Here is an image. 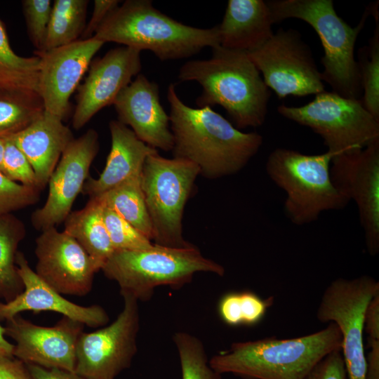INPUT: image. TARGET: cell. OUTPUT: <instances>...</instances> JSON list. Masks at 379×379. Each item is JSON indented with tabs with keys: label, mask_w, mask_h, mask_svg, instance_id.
I'll return each mask as SVG.
<instances>
[{
	"label": "cell",
	"mask_w": 379,
	"mask_h": 379,
	"mask_svg": "<svg viewBox=\"0 0 379 379\" xmlns=\"http://www.w3.org/2000/svg\"><path fill=\"white\" fill-rule=\"evenodd\" d=\"M178 78L199 84L197 106H221L237 129L264 124L270 92L246 53L215 46L210 58L185 62Z\"/></svg>",
	"instance_id": "2"
},
{
	"label": "cell",
	"mask_w": 379,
	"mask_h": 379,
	"mask_svg": "<svg viewBox=\"0 0 379 379\" xmlns=\"http://www.w3.org/2000/svg\"><path fill=\"white\" fill-rule=\"evenodd\" d=\"M113 105L118 121L131 126L139 140L157 150L173 149L170 117L160 102L156 82L138 74L121 91Z\"/></svg>",
	"instance_id": "19"
},
{
	"label": "cell",
	"mask_w": 379,
	"mask_h": 379,
	"mask_svg": "<svg viewBox=\"0 0 379 379\" xmlns=\"http://www.w3.org/2000/svg\"><path fill=\"white\" fill-rule=\"evenodd\" d=\"M4 327L0 324V355L13 356L14 345L5 338Z\"/></svg>",
	"instance_id": "43"
},
{
	"label": "cell",
	"mask_w": 379,
	"mask_h": 379,
	"mask_svg": "<svg viewBox=\"0 0 379 379\" xmlns=\"http://www.w3.org/2000/svg\"><path fill=\"white\" fill-rule=\"evenodd\" d=\"M199 175L198 166L186 159L165 158L159 152L147 157L141 185L155 244L181 248L195 246L184 239L182 220Z\"/></svg>",
	"instance_id": "8"
},
{
	"label": "cell",
	"mask_w": 379,
	"mask_h": 379,
	"mask_svg": "<svg viewBox=\"0 0 379 379\" xmlns=\"http://www.w3.org/2000/svg\"><path fill=\"white\" fill-rule=\"evenodd\" d=\"M93 36L105 44L150 51L163 61L187 58L206 47L220 46L218 25L202 29L182 24L149 0L125 1L107 15Z\"/></svg>",
	"instance_id": "3"
},
{
	"label": "cell",
	"mask_w": 379,
	"mask_h": 379,
	"mask_svg": "<svg viewBox=\"0 0 379 379\" xmlns=\"http://www.w3.org/2000/svg\"><path fill=\"white\" fill-rule=\"evenodd\" d=\"M273 302V297L262 299L250 291L230 292L220 298L218 313L227 325L254 326L263 319Z\"/></svg>",
	"instance_id": "30"
},
{
	"label": "cell",
	"mask_w": 379,
	"mask_h": 379,
	"mask_svg": "<svg viewBox=\"0 0 379 379\" xmlns=\"http://www.w3.org/2000/svg\"><path fill=\"white\" fill-rule=\"evenodd\" d=\"M44 112L38 93L0 90V139L20 133Z\"/></svg>",
	"instance_id": "28"
},
{
	"label": "cell",
	"mask_w": 379,
	"mask_h": 379,
	"mask_svg": "<svg viewBox=\"0 0 379 379\" xmlns=\"http://www.w3.org/2000/svg\"><path fill=\"white\" fill-rule=\"evenodd\" d=\"M174 158L194 163L208 179L232 175L257 154L263 138L244 133L210 107L193 108L184 103L171 84L167 89Z\"/></svg>",
	"instance_id": "1"
},
{
	"label": "cell",
	"mask_w": 379,
	"mask_h": 379,
	"mask_svg": "<svg viewBox=\"0 0 379 379\" xmlns=\"http://www.w3.org/2000/svg\"><path fill=\"white\" fill-rule=\"evenodd\" d=\"M99 148L98 133L93 128L69 144L50 177L44 206L31 215V223L35 230L41 232L64 222L88 178Z\"/></svg>",
	"instance_id": "14"
},
{
	"label": "cell",
	"mask_w": 379,
	"mask_h": 379,
	"mask_svg": "<svg viewBox=\"0 0 379 379\" xmlns=\"http://www.w3.org/2000/svg\"><path fill=\"white\" fill-rule=\"evenodd\" d=\"M105 44L93 36L35 54L40 58L38 93L44 111L62 121L69 112V98Z\"/></svg>",
	"instance_id": "17"
},
{
	"label": "cell",
	"mask_w": 379,
	"mask_h": 379,
	"mask_svg": "<svg viewBox=\"0 0 379 379\" xmlns=\"http://www.w3.org/2000/svg\"><path fill=\"white\" fill-rule=\"evenodd\" d=\"M5 335L12 338L13 356L25 364L75 371L76 348L84 325L63 317L55 326H41L20 314L6 321Z\"/></svg>",
	"instance_id": "16"
},
{
	"label": "cell",
	"mask_w": 379,
	"mask_h": 379,
	"mask_svg": "<svg viewBox=\"0 0 379 379\" xmlns=\"http://www.w3.org/2000/svg\"><path fill=\"white\" fill-rule=\"evenodd\" d=\"M124 307L109 325L83 331L76 348L75 372L86 379H114L128 368L137 352L138 300L122 294Z\"/></svg>",
	"instance_id": "12"
},
{
	"label": "cell",
	"mask_w": 379,
	"mask_h": 379,
	"mask_svg": "<svg viewBox=\"0 0 379 379\" xmlns=\"http://www.w3.org/2000/svg\"><path fill=\"white\" fill-rule=\"evenodd\" d=\"M119 2L117 0H95L91 18L79 39L92 38L107 15L119 6Z\"/></svg>",
	"instance_id": "38"
},
{
	"label": "cell",
	"mask_w": 379,
	"mask_h": 379,
	"mask_svg": "<svg viewBox=\"0 0 379 379\" xmlns=\"http://www.w3.org/2000/svg\"><path fill=\"white\" fill-rule=\"evenodd\" d=\"M26 235L23 222L11 214L0 216V298L9 302L24 290L18 272L16 255Z\"/></svg>",
	"instance_id": "25"
},
{
	"label": "cell",
	"mask_w": 379,
	"mask_h": 379,
	"mask_svg": "<svg viewBox=\"0 0 379 379\" xmlns=\"http://www.w3.org/2000/svg\"><path fill=\"white\" fill-rule=\"evenodd\" d=\"M36 274L61 295L84 296L92 287L100 270L94 261L65 232L51 227L35 240Z\"/></svg>",
	"instance_id": "15"
},
{
	"label": "cell",
	"mask_w": 379,
	"mask_h": 379,
	"mask_svg": "<svg viewBox=\"0 0 379 379\" xmlns=\"http://www.w3.org/2000/svg\"><path fill=\"white\" fill-rule=\"evenodd\" d=\"M333 157L329 151L305 154L288 148H277L269 154L267 173L286 193L284 212L293 224H310L323 212L340 210L350 202L331 180Z\"/></svg>",
	"instance_id": "7"
},
{
	"label": "cell",
	"mask_w": 379,
	"mask_h": 379,
	"mask_svg": "<svg viewBox=\"0 0 379 379\" xmlns=\"http://www.w3.org/2000/svg\"><path fill=\"white\" fill-rule=\"evenodd\" d=\"M39 65L38 55L22 57L12 50L0 19V90L38 93Z\"/></svg>",
	"instance_id": "27"
},
{
	"label": "cell",
	"mask_w": 379,
	"mask_h": 379,
	"mask_svg": "<svg viewBox=\"0 0 379 379\" xmlns=\"http://www.w3.org/2000/svg\"><path fill=\"white\" fill-rule=\"evenodd\" d=\"M267 4L273 23L297 18L314 29L324 51L322 81L344 98L361 100L362 86L354 46L371 15L370 4L360 22L352 27L337 14L332 0H272Z\"/></svg>",
	"instance_id": "5"
},
{
	"label": "cell",
	"mask_w": 379,
	"mask_h": 379,
	"mask_svg": "<svg viewBox=\"0 0 379 379\" xmlns=\"http://www.w3.org/2000/svg\"><path fill=\"white\" fill-rule=\"evenodd\" d=\"M1 172L13 181L39 190L32 166L10 138L4 139Z\"/></svg>",
	"instance_id": "36"
},
{
	"label": "cell",
	"mask_w": 379,
	"mask_h": 379,
	"mask_svg": "<svg viewBox=\"0 0 379 379\" xmlns=\"http://www.w3.org/2000/svg\"><path fill=\"white\" fill-rule=\"evenodd\" d=\"M379 293V282L368 275L338 278L324 291L317 309L321 322H333L342 335L341 351L349 379H366V359L363 333L364 313Z\"/></svg>",
	"instance_id": "10"
},
{
	"label": "cell",
	"mask_w": 379,
	"mask_h": 379,
	"mask_svg": "<svg viewBox=\"0 0 379 379\" xmlns=\"http://www.w3.org/2000/svg\"><path fill=\"white\" fill-rule=\"evenodd\" d=\"M22 5L29 38L36 53H42L51 18V1L23 0Z\"/></svg>",
	"instance_id": "34"
},
{
	"label": "cell",
	"mask_w": 379,
	"mask_h": 379,
	"mask_svg": "<svg viewBox=\"0 0 379 379\" xmlns=\"http://www.w3.org/2000/svg\"><path fill=\"white\" fill-rule=\"evenodd\" d=\"M277 111L282 117L311 128L335 156L362 149L379 140V121L361 100L333 91L319 93L301 107L281 105Z\"/></svg>",
	"instance_id": "9"
},
{
	"label": "cell",
	"mask_w": 379,
	"mask_h": 379,
	"mask_svg": "<svg viewBox=\"0 0 379 379\" xmlns=\"http://www.w3.org/2000/svg\"><path fill=\"white\" fill-rule=\"evenodd\" d=\"M33 379H86L75 371L62 368H47L32 364H25Z\"/></svg>",
	"instance_id": "41"
},
{
	"label": "cell",
	"mask_w": 379,
	"mask_h": 379,
	"mask_svg": "<svg viewBox=\"0 0 379 379\" xmlns=\"http://www.w3.org/2000/svg\"><path fill=\"white\" fill-rule=\"evenodd\" d=\"M141 51L128 46L108 51L91 62L87 77L78 86L72 126L79 130L102 108L113 105L118 94L142 68Z\"/></svg>",
	"instance_id": "18"
},
{
	"label": "cell",
	"mask_w": 379,
	"mask_h": 379,
	"mask_svg": "<svg viewBox=\"0 0 379 379\" xmlns=\"http://www.w3.org/2000/svg\"><path fill=\"white\" fill-rule=\"evenodd\" d=\"M341 347L340 331L330 322L325 328L300 337L234 343L229 350L214 355L209 364L220 374L252 379H305L321 359Z\"/></svg>",
	"instance_id": "4"
},
{
	"label": "cell",
	"mask_w": 379,
	"mask_h": 379,
	"mask_svg": "<svg viewBox=\"0 0 379 379\" xmlns=\"http://www.w3.org/2000/svg\"><path fill=\"white\" fill-rule=\"evenodd\" d=\"M0 379H33L25 363L13 356L0 355Z\"/></svg>",
	"instance_id": "39"
},
{
	"label": "cell",
	"mask_w": 379,
	"mask_h": 379,
	"mask_svg": "<svg viewBox=\"0 0 379 379\" xmlns=\"http://www.w3.org/2000/svg\"><path fill=\"white\" fill-rule=\"evenodd\" d=\"M41 191L8 178L0 171V216L38 202Z\"/></svg>",
	"instance_id": "35"
},
{
	"label": "cell",
	"mask_w": 379,
	"mask_h": 379,
	"mask_svg": "<svg viewBox=\"0 0 379 379\" xmlns=\"http://www.w3.org/2000/svg\"><path fill=\"white\" fill-rule=\"evenodd\" d=\"M370 352L366 359V379H379V340H368Z\"/></svg>",
	"instance_id": "42"
},
{
	"label": "cell",
	"mask_w": 379,
	"mask_h": 379,
	"mask_svg": "<svg viewBox=\"0 0 379 379\" xmlns=\"http://www.w3.org/2000/svg\"><path fill=\"white\" fill-rule=\"evenodd\" d=\"M102 211L99 198L89 199L84 208L71 211L64 221L63 230L78 242L100 270L114 251Z\"/></svg>",
	"instance_id": "24"
},
{
	"label": "cell",
	"mask_w": 379,
	"mask_h": 379,
	"mask_svg": "<svg viewBox=\"0 0 379 379\" xmlns=\"http://www.w3.org/2000/svg\"><path fill=\"white\" fill-rule=\"evenodd\" d=\"M16 265L24 290L12 300L0 302V320L6 321L23 311L36 314L51 311L91 328L108 323L109 317L103 307L98 305L81 306L62 297L39 278L29 267L24 254L19 251L16 255Z\"/></svg>",
	"instance_id": "20"
},
{
	"label": "cell",
	"mask_w": 379,
	"mask_h": 379,
	"mask_svg": "<svg viewBox=\"0 0 379 379\" xmlns=\"http://www.w3.org/2000/svg\"><path fill=\"white\" fill-rule=\"evenodd\" d=\"M10 138L32 166L40 191L48 185L62 153L74 139L61 119L45 111L29 126Z\"/></svg>",
	"instance_id": "21"
},
{
	"label": "cell",
	"mask_w": 379,
	"mask_h": 379,
	"mask_svg": "<svg viewBox=\"0 0 379 379\" xmlns=\"http://www.w3.org/2000/svg\"><path fill=\"white\" fill-rule=\"evenodd\" d=\"M4 152V139H0V171Z\"/></svg>",
	"instance_id": "44"
},
{
	"label": "cell",
	"mask_w": 379,
	"mask_h": 379,
	"mask_svg": "<svg viewBox=\"0 0 379 379\" xmlns=\"http://www.w3.org/2000/svg\"><path fill=\"white\" fill-rule=\"evenodd\" d=\"M88 2L87 0L54 1L44 51L79 39L86 25Z\"/></svg>",
	"instance_id": "29"
},
{
	"label": "cell",
	"mask_w": 379,
	"mask_h": 379,
	"mask_svg": "<svg viewBox=\"0 0 379 379\" xmlns=\"http://www.w3.org/2000/svg\"><path fill=\"white\" fill-rule=\"evenodd\" d=\"M101 270L119 284L121 295L142 301L152 297L155 288H178L190 283L197 272L222 277L225 272L223 266L204 257L196 246L181 248L155 244L144 250L114 251Z\"/></svg>",
	"instance_id": "6"
},
{
	"label": "cell",
	"mask_w": 379,
	"mask_h": 379,
	"mask_svg": "<svg viewBox=\"0 0 379 379\" xmlns=\"http://www.w3.org/2000/svg\"><path fill=\"white\" fill-rule=\"evenodd\" d=\"M111 149L105 166L97 178H88L81 192L89 199L98 197L128 179L141 175L147 157L159 152L138 138L118 120L109 124Z\"/></svg>",
	"instance_id": "22"
},
{
	"label": "cell",
	"mask_w": 379,
	"mask_h": 379,
	"mask_svg": "<svg viewBox=\"0 0 379 379\" xmlns=\"http://www.w3.org/2000/svg\"><path fill=\"white\" fill-rule=\"evenodd\" d=\"M246 53L279 99L325 91L311 49L295 29L280 28L262 46Z\"/></svg>",
	"instance_id": "11"
},
{
	"label": "cell",
	"mask_w": 379,
	"mask_h": 379,
	"mask_svg": "<svg viewBox=\"0 0 379 379\" xmlns=\"http://www.w3.org/2000/svg\"><path fill=\"white\" fill-rule=\"evenodd\" d=\"M364 331L368 340H379V293L373 297L366 308Z\"/></svg>",
	"instance_id": "40"
},
{
	"label": "cell",
	"mask_w": 379,
	"mask_h": 379,
	"mask_svg": "<svg viewBox=\"0 0 379 379\" xmlns=\"http://www.w3.org/2000/svg\"><path fill=\"white\" fill-rule=\"evenodd\" d=\"M335 188L357 206L368 253L379 252V140L362 149L338 154L330 166Z\"/></svg>",
	"instance_id": "13"
},
{
	"label": "cell",
	"mask_w": 379,
	"mask_h": 379,
	"mask_svg": "<svg viewBox=\"0 0 379 379\" xmlns=\"http://www.w3.org/2000/svg\"><path fill=\"white\" fill-rule=\"evenodd\" d=\"M101 203L103 221L114 251L144 250L153 246L151 240L114 210Z\"/></svg>",
	"instance_id": "33"
},
{
	"label": "cell",
	"mask_w": 379,
	"mask_h": 379,
	"mask_svg": "<svg viewBox=\"0 0 379 379\" xmlns=\"http://www.w3.org/2000/svg\"><path fill=\"white\" fill-rule=\"evenodd\" d=\"M305 379H349L341 349L325 356Z\"/></svg>",
	"instance_id": "37"
},
{
	"label": "cell",
	"mask_w": 379,
	"mask_h": 379,
	"mask_svg": "<svg viewBox=\"0 0 379 379\" xmlns=\"http://www.w3.org/2000/svg\"><path fill=\"white\" fill-rule=\"evenodd\" d=\"M375 27L368 45L358 51L357 60L362 86L364 107L379 121V22L373 15Z\"/></svg>",
	"instance_id": "31"
},
{
	"label": "cell",
	"mask_w": 379,
	"mask_h": 379,
	"mask_svg": "<svg viewBox=\"0 0 379 379\" xmlns=\"http://www.w3.org/2000/svg\"><path fill=\"white\" fill-rule=\"evenodd\" d=\"M98 197L149 240H153L152 226L142 190L141 175L128 179Z\"/></svg>",
	"instance_id": "26"
},
{
	"label": "cell",
	"mask_w": 379,
	"mask_h": 379,
	"mask_svg": "<svg viewBox=\"0 0 379 379\" xmlns=\"http://www.w3.org/2000/svg\"><path fill=\"white\" fill-rule=\"evenodd\" d=\"M173 341L179 355L182 379H221L208 361L202 342L183 331L174 334Z\"/></svg>",
	"instance_id": "32"
},
{
	"label": "cell",
	"mask_w": 379,
	"mask_h": 379,
	"mask_svg": "<svg viewBox=\"0 0 379 379\" xmlns=\"http://www.w3.org/2000/svg\"><path fill=\"white\" fill-rule=\"evenodd\" d=\"M272 24L267 1L229 0L217 25L220 46L245 53L255 51L273 36Z\"/></svg>",
	"instance_id": "23"
}]
</instances>
